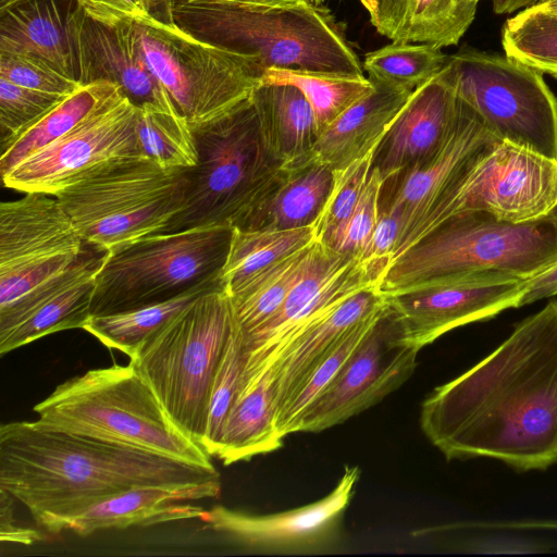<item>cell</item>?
Instances as JSON below:
<instances>
[{"label": "cell", "mask_w": 557, "mask_h": 557, "mask_svg": "<svg viewBox=\"0 0 557 557\" xmlns=\"http://www.w3.org/2000/svg\"><path fill=\"white\" fill-rule=\"evenodd\" d=\"M420 426L446 459L490 457L519 470L557 461V300L423 400Z\"/></svg>", "instance_id": "obj_1"}, {"label": "cell", "mask_w": 557, "mask_h": 557, "mask_svg": "<svg viewBox=\"0 0 557 557\" xmlns=\"http://www.w3.org/2000/svg\"><path fill=\"white\" fill-rule=\"evenodd\" d=\"M218 480L215 468L44 429L35 421L0 426V488L28 509L39 529L52 534L65 519L134 487Z\"/></svg>", "instance_id": "obj_2"}, {"label": "cell", "mask_w": 557, "mask_h": 557, "mask_svg": "<svg viewBox=\"0 0 557 557\" xmlns=\"http://www.w3.org/2000/svg\"><path fill=\"white\" fill-rule=\"evenodd\" d=\"M44 429L87 436L213 469L211 456L168 412L131 361L59 384L33 408Z\"/></svg>", "instance_id": "obj_3"}, {"label": "cell", "mask_w": 557, "mask_h": 557, "mask_svg": "<svg viewBox=\"0 0 557 557\" xmlns=\"http://www.w3.org/2000/svg\"><path fill=\"white\" fill-rule=\"evenodd\" d=\"M195 36L271 67L364 75L343 25L322 4L263 8L171 0L162 11Z\"/></svg>", "instance_id": "obj_4"}, {"label": "cell", "mask_w": 557, "mask_h": 557, "mask_svg": "<svg viewBox=\"0 0 557 557\" xmlns=\"http://www.w3.org/2000/svg\"><path fill=\"white\" fill-rule=\"evenodd\" d=\"M556 263L557 208L522 223L462 212L392 260L379 289L387 295L428 281L491 273L529 280Z\"/></svg>", "instance_id": "obj_5"}, {"label": "cell", "mask_w": 557, "mask_h": 557, "mask_svg": "<svg viewBox=\"0 0 557 557\" xmlns=\"http://www.w3.org/2000/svg\"><path fill=\"white\" fill-rule=\"evenodd\" d=\"M186 169L165 170L139 153L86 172L55 197L86 244L114 250L166 232L183 207Z\"/></svg>", "instance_id": "obj_6"}, {"label": "cell", "mask_w": 557, "mask_h": 557, "mask_svg": "<svg viewBox=\"0 0 557 557\" xmlns=\"http://www.w3.org/2000/svg\"><path fill=\"white\" fill-rule=\"evenodd\" d=\"M235 325L231 297L221 286L171 319L129 359L174 421L199 444L213 380Z\"/></svg>", "instance_id": "obj_7"}, {"label": "cell", "mask_w": 557, "mask_h": 557, "mask_svg": "<svg viewBox=\"0 0 557 557\" xmlns=\"http://www.w3.org/2000/svg\"><path fill=\"white\" fill-rule=\"evenodd\" d=\"M134 27L146 65L194 132L233 114L261 84L253 55L201 39L162 11Z\"/></svg>", "instance_id": "obj_8"}, {"label": "cell", "mask_w": 557, "mask_h": 557, "mask_svg": "<svg viewBox=\"0 0 557 557\" xmlns=\"http://www.w3.org/2000/svg\"><path fill=\"white\" fill-rule=\"evenodd\" d=\"M194 134L198 161L185 171L183 207L166 232L210 225L239 228L284 165L262 137L251 99Z\"/></svg>", "instance_id": "obj_9"}, {"label": "cell", "mask_w": 557, "mask_h": 557, "mask_svg": "<svg viewBox=\"0 0 557 557\" xmlns=\"http://www.w3.org/2000/svg\"><path fill=\"white\" fill-rule=\"evenodd\" d=\"M234 228L210 225L164 232L106 252L91 315L169 300L221 280Z\"/></svg>", "instance_id": "obj_10"}, {"label": "cell", "mask_w": 557, "mask_h": 557, "mask_svg": "<svg viewBox=\"0 0 557 557\" xmlns=\"http://www.w3.org/2000/svg\"><path fill=\"white\" fill-rule=\"evenodd\" d=\"M55 196L26 193L0 205V333L24 319L90 252Z\"/></svg>", "instance_id": "obj_11"}, {"label": "cell", "mask_w": 557, "mask_h": 557, "mask_svg": "<svg viewBox=\"0 0 557 557\" xmlns=\"http://www.w3.org/2000/svg\"><path fill=\"white\" fill-rule=\"evenodd\" d=\"M444 69L457 98L495 137L557 160V99L543 73L468 45Z\"/></svg>", "instance_id": "obj_12"}, {"label": "cell", "mask_w": 557, "mask_h": 557, "mask_svg": "<svg viewBox=\"0 0 557 557\" xmlns=\"http://www.w3.org/2000/svg\"><path fill=\"white\" fill-rule=\"evenodd\" d=\"M557 208V160L495 139L463 166L392 260L451 215L484 211L522 223Z\"/></svg>", "instance_id": "obj_13"}, {"label": "cell", "mask_w": 557, "mask_h": 557, "mask_svg": "<svg viewBox=\"0 0 557 557\" xmlns=\"http://www.w3.org/2000/svg\"><path fill=\"white\" fill-rule=\"evenodd\" d=\"M418 352L404 342L387 304L335 379L302 412L294 433L323 431L380 403L412 375Z\"/></svg>", "instance_id": "obj_14"}, {"label": "cell", "mask_w": 557, "mask_h": 557, "mask_svg": "<svg viewBox=\"0 0 557 557\" xmlns=\"http://www.w3.org/2000/svg\"><path fill=\"white\" fill-rule=\"evenodd\" d=\"M137 115L138 107L121 91L69 134L1 175L3 185L24 194L55 196L107 161L141 153Z\"/></svg>", "instance_id": "obj_15"}, {"label": "cell", "mask_w": 557, "mask_h": 557, "mask_svg": "<svg viewBox=\"0 0 557 557\" xmlns=\"http://www.w3.org/2000/svg\"><path fill=\"white\" fill-rule=\"evenodd\" d=\"M527 286V280L491 273L428 281L384 295L404 342L420 350L456 327L518 308Z\"/></svg>", "instance_id": "obj_16"}, {"label": "cell", "mask_w": 557, "mask_h": 557, "mask_svg": "<svg viewBox=\"0 0 557 557\" xmlns=\"http://www.w3.org/2000/svg\"><path fill=\"white\" fill-rule=\"evenodd\" d=\"M359 476L358 467H346L330 494L296 509L258 516L216 506L203 510L199 519L205 528L250 548L295 550L320 547L335 534Z\"/></svg>", "instance_id": "obj_17"}, {"label": "cell", "mask_w": 557, "mask_h": 557, "mask_svg": "<svg viewBox=\"0 0 557 557\" xmlns=\"http://www.w3.org/2000/svg\"><path fill=\"white\" fill-rule=\"evenodd\" d=\"M495 139L479 115L458 99L456 123L443 148L426 162L384 180L379 209L400 220L394 255L471 158Z\"/></svg>", "instance_id": "obj_18"}, {"label": "cell", "mask_w": 557, "mask_h": 557, "mask_svg": "<svg viewBox=\"0 0 557 557\" xmlns=\"http://www.w3.org/2000/svg\"><path fill=\"white\" fill-rule=\"evenodd\" d=\"M76 3V2H75ZM70 28L81 84L108 81L120 86L134 104L177 110L140 53L134 24L108 27L89 18L76 4Z\"/></svg>", "instance_id": "obj_19"}, {"label": "cell", "mask_w": 557, "mask_h": 557, "mask_svg": "<svg viewBox=\"0 0 557 557\" xmlns=\"http://www.w3.org/2000/svg\"><path fill=\"white\" fill-rule=\"evenodd\" d=\"M458 98L443 67L414 89L373 152L383 180L420 165L446 144L456 123Z\"/></svg>", "instance_id": "obj_20"}, {"label": "cell", "mask_w": 557, "mask_h": 557, "mask_svg": "<svg viewBox=\"0 0 557 557\" xmlns=\"http://www.w3.org/2000/svg\"><path fill=\"white\" fill-rule=\"evenodd\" d=\"M220 493V480L189 485L134 487L65 519L59 527V533L70 530L78 535H89L103 529L199 519L205 509L185 502L215 498Z\"/></svg>", "instance_id": "obj_21"}, {"label": "cell", "mask_w": 557, "mask_h": 557, "mask_svg": "<svg viewBox=\"0 0 557 557\" xmlns=\"http://www.w3.org/2000/svg\"><path fill=\"white\" fill-rule=\"evenodd\" d=\"M387 305L377 286L362 289L295 339L270 367L272 370L276 419L296 396L311 373L338 343L361 321Z\"/></svg>", "instance_id": "obj_22"}, {"label": "cell", "mask_w": 557, "mask_h": 557, "mask_svg": "<svg viewBox=\"0 0 557 557\" xmlns=\"http://www.w3.org/2000/svg\"><path fill=\"white\" fill-rule=\"evenodd\" d=\"M335 171L308 161L284 166L249 212L240 231H284L314 226L332 191Z\"/></svg>", "instance_id": "obj_23"}, {"label": "cell", "mask_w": 557, "mask_h": 557, "mask_svg": "<svg viewBox=\"0 0 557 557\" xmlns=\"http://www.w3.org/2000/svg\"><path fill=\"white\" fill-rule=\"evenodd\" d=\"M373 84V91L320 133L310 156L311 161L338 171L376 148L412 91Z\"/></svg>", "instance_id": "obj_24"}, {"label": "cell", "mask_w": 557, "mask_h": 557, "mask_svg": "<svg viewBox=\"0 0 557 557\" xmlns=\"http://www.w3.org/2000/svg\"><path fill=\"white\" fill-rule=\"evenodd\" d=\"M74 0H34L0 18V52L38 58L77 79L70 28Z\"/></svg>", "instance_id": "obj_25"}, {"label": "cell", "mask_w": 557, "mask_h": 557, "mask_svg": "<svg viewBox=\"0 0 557 557\" xmlns=\"http://www.w3.org/2000/svg\"><path fill=\"white\" fill-rule=\"evenodd\" d=\"M272 370L240 381L214 457L228 466L282 447Z\"/></svg>", "instance_id": "obj_26"}, {"label": "cell", "mask_w": 557, "mask_h": 557, "mask_svg": "<svg viewBox=\"0 0 557 557\" xmlns=\"http://www.w3.org/2000/svg\"><path fill=\"white\" fill-rule=\"evenodd\" d=\"M262 137L284 166L310 161L320 131L304 94L287 84H260L251 96Z\"/></svg>", "instance_id": "obj_27"}, {"label": "cell", "mask_w": 557, "mask_h": 557, "mask_svg": "<svg viewBox=\"0 0 557 557\" xmlns=\"http://www.w3.org/2000/svg\"><path fill=\"white\" fill-rule=\"evenodd\" d=\"M107 250L90 253L83 265L58 289L38 304L24 319L0 333V355L37 341L46 335L71 329H83L91 315L96 276Z\"/></svg>", "instance_id": "obj_28"}, {"label": "cell", "mask_w": 557, "mask_h": 557, "mask_svg": "<svg viewBox=\"0 0 557 557\" xmlns=\"http://www.w3.org/2000/svg\"><path fill=\"white\" fill-rule=\"evenodd\" d=\"M121 91L119 85L108 81L81 84L1 149V175L69 134Z\"/></svg>", "instance_id": "obj_29"}, {"label": "cell", "mask_w": 557, "mask_h": 557, "mask_svg": "<svg viewBox=\"0 0 557 557\" xmlns=\"http://www.w3.org/2000/svg\"><path fill=\"white\" fill-rule=\"evenodd\" d=\"M223 286L222 280L203 284L165 301L110 314L90 315L83 330L110 349L134 358L144 343L202 294Z\"/></svg>", "instance_id": "obj_30"}, {"label": "cell", "mask_w": 557, "mask_h": 557, "mask_svg": "<svg viewBox=\"0 0 557 557\" xmlns=\"http://www.w3.org/2000/svg\"><path fill=\"white\" fill-rule=\"evenodd\" d=\"M313 226L284 231L233 232L221 280L228 295L276 262L315 242Z\"/></svg>", "instance_id": "obj_31"}, {"label": "cell", "mask_w": 557, "mask_h": 557, "mask_svg": "<svg viewBox=\"0 0 557 557\" xmlns=\"http://www.w3.org/2000/svg\"><path fill=\"white\" fill-rule=\"evenodd\" d=\"M315 242L261 272L230 295L243 343L261 329L281 308L304 273Z\"/></svg>", "instance_id": "obj_32"}, {"label": "cell", "mask_w": 557, "mask_h": 557, "mask_svg": "<svg viewBox=\"0 0 557 557\" xmlns=\"http://www.w3.org/2000/svg\"><path fill=\"white\" fill-rule=\"evenodd\" d=\"M261 84L297 87L310 103L320 133L374 90L373 82L364 75L280 67L265 70L261 75Z\"/></svg>", "instance_id": "obj_33"}, {"label": "cell", "mask_w": 557, "mask_h": 557, "mask_svg": "<svg viewBox=\"0 0 557 557\" xmlns=\"http://www.w3.org/2000/svg\"><path fill=\"white\" fill-rule=\"evenodd\" d=\"M136 133L140 152L162 169L184 170L197 164L194 131L177 110L138 107Z\"/></svg>", "instance_id": "obj_34"}, {"label": "cell", "mask_w": 557, "mask_h": 557, "mask_svg": "<svg viewBox=\"0 0 557 557\" xmlns=\"http://www.w3.org/2000/svg\"><path fill=\"white\" fill-rule=\"evenodd\" d=\"M478 1L406 0L403 20L392 40L455 46L472 24Z\"/></svg>", "instance_id": "obj_35"}, {"label": "cell", "mask_w": 557, "mask_h": 557, "mask_svg": "<svg viewBox=\"0 0 557 557\" xmlns=\"http://www.w3.org/2000/svg\"><path fill=\"white\" fill-rule=\"evenodd\" d=\"M448 55L428 44L393 40L364 55L363 70L369 78L383 86L413 91L434 77L446 64Z\"/></svg>", "instance_id": "obj_36"}, {"label": "cell", "mask_w": 557, "mask_h": 557, "mask_svg": "<svg viewBox=\"0 0 557 557\" xmlns=\"http://www.w3.org/2000/svg\"><path fill=\"white\" fill-rule=\"evenodd\" d=\"M502 46L507 57L543 74H557V15L523 9L502 28Z\"/></svg>", "instance_id": "obj_37"}, {"label": "cell", "mask_w": 557, "mask_h": 557, "mask_svg": "<svg viewBox=\"0 0 557 557\" xmlns=\"http://www.w3.org/2000/svg\"><path fill=\"white\" fill-rule=\"evenodd\" d=\"M386 307L387 305L382 310L357 324L311 373L296 396L276 419L277 429L284 437L294 433L295 425L302 412L335 379Z\"/></svg>", "instance_id": "obj_38"}, {"label": "cell", "mask_w": 557, "mask_h": 557, "mask_svg": "<svg viewBox=\"0 0 557 557\" xmlns=\"http://www.w3.org/2000/svg\"><path fill=\"white\" fill-rule=\"evenodd\" d=\"M245 362L246 352L236 324L213 380L205 434L200 442L211 457L215 455L226 418L237 395Z\"/></svg>", "instance_id": "obj_39"}, {"label": "cell", "mask_w": 557, "mask_h": 557, "mask_svg": "<svg viewBox=\"0 0 557 557\" xmlns=\"http://www.w3.org/2000/svg\"><path fill=\"white\" fill-rule=\"evenodd\" d=\"M373 151L343 170L335 171L329 199L313 228L315 239L333 248L349 220L368 181Z\"/></svg>", "instance_id": "obj_40"}, {"label": "cell", "mask_w": 557, "mask_h": 557, "mask_svg": "<svg viewBox=\"0 0 557 557\" xmlns=\"http://www.w3.org/2000/svg\"><path fill=\"white\" fill-rule=\"evenodd\" d=\"M63 98L28 89L0 77L1 149Z\"/></svg>", "instance_id": "obj_41"}, {"label": "cell", "mask_w": 557, "mask_h": 557, "mask_svg": "<svg viewBox=\"0 0 557 557\" xmlns=\"http://www.w3.org/2000/svg\"><path fill=\"white\" fill-rule=\"evenodd\" d=\"M0 77L39 92L65 97L81 83L47 62L26 54L0 52Z\"/></svg>", "instance_id": "obj_42"}, {"label": "cell", "mask_w": 557, "mask_h": 557, "mask_svg": "<svg viewBox=\"0 0 557 557\" xmlns=\"http://www.w3.org/2000/svg\"><path fill=\"white\" fill-rule=\"evenodd\" d=\"M383 182L380 172L371 166L360 198L333 250L360 259L376 225Z\"/></svg>", "instance_id": "obj_43"}, {"label": "cell", "mask_w": 557, "mask_h": 557, "mask_svg": "<svg viewBox=\"0 0 557 557\" xmlns=\"http://www.w3.org/2000/svg\"><path fill=\"white\" fill-rule=\"evenodd\" d=\"M92 21L108 27L140 22L152 13L150 0H74Z\"/></svg>", "instance_id": "obj_44"}, {"label": "cell", "mask_w": 557, "mask_h": 557, "mask_svg": "<svg viewBox=\"0 0 557 557\" xmlns=\"http://www.w3.org/2000/svg\"><path fill=\"white\" fill-rule=\"evenodd\" d=\"M399 233V218L387 209H379L376 225L360 260H387L391 263Z\"/></svg>", "instance_id": "obj_45"}, {"label": "cell", "mask_w": 557, "mask_h": 557, "mask_svg": "<svg viewBox=\"0 0 557 557\" xmlns=\"http://www.w3.org/2000/svg\"><path fill=\"white\" fill-rule=\"evenodd\" d=\"M13 498L10 493L0 488V540L26 545L41 541L44 535L39 531L15 523Z\"/></svg>", "instance_id": "obj_46"}, {"label": "cell", "mask_w": 557, "mask_h": 557, "mask_svg": "<svg viewBox=\"0 0 557 557\" xmlns=\"http://www.w3.org/2000/svg\"><path fill=\"white\" fill-rule=\"evenodd\" d=\"M406 0H379V9L371 24L383 36L392 39L403 20Z\"/></svg>", "instance_id": "obj_47"}, {"label": "cell", "mask_w": 557, "mask_h": 557, "mask_svg": "<svg viewBox=\"0 0 557 557\" xmlns=\"http://www.w3.org/2000/svg\"><path fill=\"white\" fill-rule=\"evenodd\" d=\"M527 282L528 286L520 299L519 307L557 295V263Z\"/></svg>", "instance_id": "obj_48"}, {"label": "cell", "mask_w": 557, "mask_h": 557, "mask_svg": "<svg viewBox=\"0 0 557 557\" xmlns=\"http://www.w3.org/2000/svg\"><path fill=\"white\" fill-rule=\"evenodd\" d=\"M188 2H203L216 4H232L263 8H290L311 2V0H184Z\"/></svg>", "instance_id": "obj_49"}, {"label": "cell", "mask_w": 557, "mask_h": 557, "mask_svg": "<svg viewBox=\"0 0 557 557\" xmlns=\"http://www.w3.org/2000/svg\"><path fill=\"white\" fill-rule=\"evenodd\" d=\"M532 9L552 15H557V0H539Z\"/></svg>", "instance_id": "obj_50"}, {"label": "cell", "mask_w": 557, "mask_h": 557, "mask_svg": "<svg viewBox=\"0 0 557 557\" xmlns=\"http://www.w3.org/2000/svg\"><path fill=\"white\" fill-rule=\"evenodd\" d=\"M324 0H311L314 4H322ZM362 7L367 10L370 16V21L372 22L376 14L379 9V0H358Z\"/></svg>", "instance_id": "obj_51"}, {"label": "cell", "mask_w": 557, "mask_h": 557, "mask_svg": "<svg viewBox=\"0 0 557 557\" xmlns=\"http://www.w3.org/2000/svg\"><path fill=\"white\" fill-rule=\"evenodd\" d=\"M32 1L34 0H0V16L20 5Z\"/></svg>", "instance_id": "obj_52"}, {"label": "cell", "mask_w": 557, "mask_h": 557, "mask_svg": "<svg viewBox=\"0 0 557 557\" xmlns=\"http://www.w3.org/2000/svg\"><path fill=\"white\" fill-rule=\"evenodd\" d=\"M513 0H492L493 10L497 14L512 13Z\"/></svg>", "instance_id": "obj_53"}, {"label": "cell", "mask_w": 557, "mask_h": 557, "mask_svg": "<svg viewBox=\"0 0 557 557\" xmlns=\"http://www.w3.org/2000/svg\"><path fill=\"white\" fill-rule=\"evenodd\" d=\"M539 0H513L512 2V12L519 10V9H525L533 4H535Z\"/></svg>", "instance_id": "obj_54"}, {"label": "cell", "mask_w": 557, "mask_h": 557, "mask_svg": "<svg viewBox=\"0 0 557 557\" xmlns=\"http://www.w3.org/2000/svg\"><path fill=\"white\" fill-rule=\"evenodd\" d=\"M170 2L171 0H150L152 10L159 7H163L164 10Z\"/></svg>", "instance_id": "obj_55"}, {"label": "cell", "mask_w": 557, "mask_h": 557, "mask_svg": "<svg viewBox=\"0 0 557 557\" xmlns=\"http://www.w3.org/2000/svg\"><path fill=\"white\" fill-rule=\"evenodd\" d=\"M533 527H542V528H552L557 529V521L555 522H541V523H532Z\"/></svg>", "instance_id": "obj_56"}, {"label": "cell", "mask_w": 557, "mask_h": 557, "mask_svg": "<svg viewBox=\"0 0 557 557\" xmlns=\"http://www.w3.org/2000/svg\"><path fill=\"white\" fill-rule=\"evenodd\" d=\"M554 77L557 78V74H555Z\"/></svg>", "instance_id": "obj_57"}, {"label": "cell", "mask_w": 557, "mask_h": 557, "mask_svg": "<svg viewBox=\"0 0 557 557\" xmlns=\"http://www.w3.org/2000/svg\"><path fill=\"white\" fill-rule=\"evenodd\" d=\"M471 1H478L479 2L480 0H471Z\"/></svg>", "instance_id": "obj_58"}]
</instances>
